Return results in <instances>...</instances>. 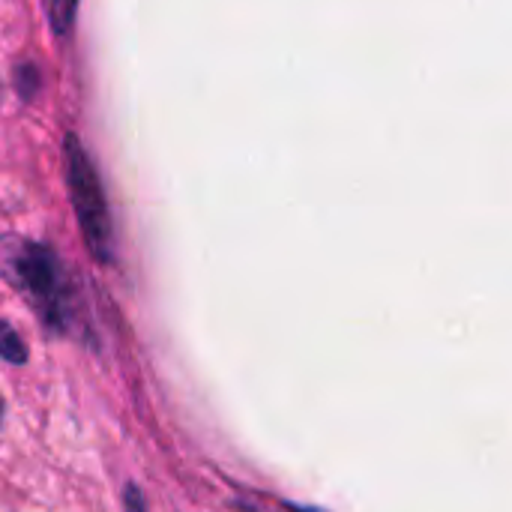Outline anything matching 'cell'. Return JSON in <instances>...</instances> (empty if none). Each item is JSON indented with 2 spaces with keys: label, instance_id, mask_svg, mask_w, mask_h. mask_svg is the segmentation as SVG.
Segmentation results:
<instances>
[{
  "label": "cell",
  "instance_id": "2",
  "mask_svg": "<svg viewBox=\"0 0 512 512\" xmlns=\"http://www.w3.org/2000/svg\"><path fill=\"white\" fill-rule=\"evenodd\" d=\"M6 267L15 285L24 288L42 306V315L54 321L60 303V279H57L54 258L33 243H15V252L6 255Z\"/></svg>",
  "mask_w": 512,
  "mask_h": 512
},
{
  "label": "cell",
  "instance_id": "1",
  "mask_svg": "<svg viewBox=\"0 0 512 512\" xmlns=\"http://www.w3.org/2000/svg\"><path fill=\"white\" fill-rule=\"evenodd\" d=\"M66 177L72 189V204L81 222V231L87 237V246L99 261H111V222H108V207L96 180V171L90 159L84 156L78 138H66Z\"/></svg>",
  "mask_w": 512,
  "mask_h": 512
},
{
  "label": "cell",
  "instance_id": "3",
  "mask_svg": "<svg viewBox=\"0 0 512 512\" xmlns=\"http://www.w3.org/2000/svg\"><path fill=\"white\" fill-rule=\"evenodd\" d=\"M0 357L9 360V363H24L27 360V351H24V342L15 336V330L9 324L0 321Z\"/></svg>",
  "mask_w": 512,
  "mask_h": 512
},
{
  "label": "cell",
  "instance_id": "6",
  "mask_svg": "<svg viewBox=\"0 0 512 512\" xmlns=\"http://www.w3.org/2000/svg\"><path fill=\"white\" fill-rule=\"evenodd\" d=\"M0 417H3V399H0Z\"/></svg>",
  "mask_w": 512,
  "mask_h": 512
},
{
  "label": "cell",
  "instance_id": "5",
  "mask_svg": "<svg viewBox=\"0 0 512 512\" xmlns=\"http://www.w3.org/2000/svg\"><path fill=\"white\" fill-rule=\"evenodd\" d=\"M126 504H129V512H144V498H141V492H138L135 486H129V492H126Z\"/></svg>",
  "mask_w": 512,
  "mask_h": 512
},
{
  "label": "cell",
  "instance_id": "4",
  "mask_svg": "<svg viewBox=\"0 0 512 512\" xmlns=\"http://www.w3.org/2000/svg\"><path fill=\"white\" fill-rule=\"evenodd\" d=\"M48 15L57 33H66V27L72 24L75 15V0H48Z\"/></svg>",
  "mask_w": 512,
  "mask_h": 512
}]
</instances>
